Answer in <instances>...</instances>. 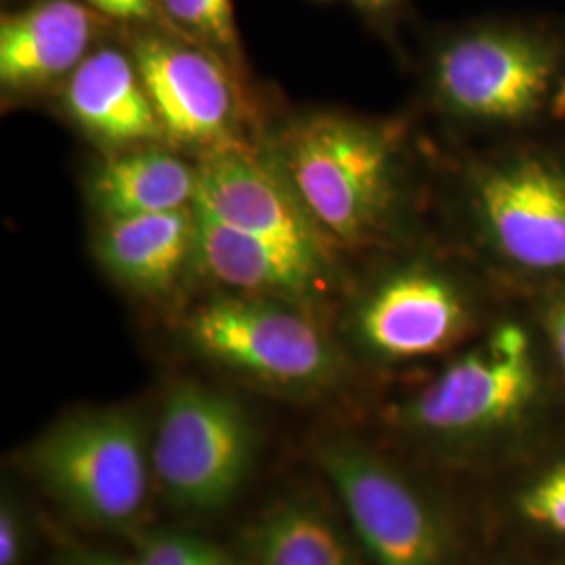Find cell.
Instances as JSON below:
<instances>
[{"label":"cell","mask_w":565,"mask_h":565,"mask_svg":"<svg viewBox=\"0 0 565 565\" xmlns=\"http://www.w3.org/2000/svg\"><path fill=\"white\" fill-rule=\"evenodd\" d=\"M268 153L331 247H373L403 226L411 205L403 121L315 111L289 121Z\"/></svg>","instance_id":"1"},{"label":"cell","mask_w":565,"mask_h":565,"mask_svg":"<svg viewBox=\"0 0 565 565\" xmlns=\"http://www.w3.org/2000/svg\"><path fill=\"white\" fill-rule=\"evenodd\" d=\"M476 264L505 287L543 296L565 282V141L513 135L461 177Z\"/></svg>","instance_id":"2"},{"label":"cell","mask_w":565,"mask_h":565,"mask_svg":"<svg viewBox=\"0 0 565 565\" xmlns=\"http://www.w3.org/2000/svg\"><path fill=\"white\" fill-rule=\"evenodd\" d=\"M153 427L132 406L84 408L46 427L25 467L76 522L105 532L141 524L156 482Z\"/></svg>","instance_id":"3"},{"label":"cell","mask_w":565,"mask_h":565,"mask_svg":"<svg viewBox=\"0 0 565 565\" xmlns=\"http://www.w3.org/2000/svg\"><path fill=\"white\" fill-rule=\"evenodd\" d=\"M565 81L562 46L522 23H482L438 46L429 97L446 118L482 130L522 135L551 116Z\"/></svg>","instance_id":"4"},{"label":"cell","mask_w":565,"mask_h":565,"mask_svg":"<svg viewBox=\"0 0 565 565\" xmlns=\"http://www.w3.org/2000/svg\"><path fill=\"white\" fill-rule=\"evenodd\" d=\"M539 348L527 324L499 321L398 406V424L445 446L482 445L522 427L545 398Z\"/></svg>","instance_id":"5"},{"label":"cell","mask_w":565,"mask_h":565,"mask_svg":"<svg viewBox=\"0 0 565 565\" xmlns=\"http://www.w3.org/2000/svg\"><path fill=\"white\" fill-rule=\"evenodd\" d=\"M182 335L207 363L277 392L317 394L342 377L338 343L291 300L221 291L189 312Z\"/></svg>","instance_id":"6"},{"label":"cell","mask_w":565,"mask_h":565,"mask_svg":"<svg viewBox=\"0 0 565 565\" xmlns=\"http://www.w3.org/2000/svg\"><path fill=\"white\" fill-rule=\"evenodd\" d=\"M476 275L438 254L406 256L380 270L352 303L348 340L380 364L419 363L463 343L482 317Z\"/></svg>","instance_id":"7"},{"label":"cell","mask_w":565,"mask_h":565,"mask_svg":"<svg viewBox=\"0 0 565 565\" xmlns=\"http://www.w3.org/2000/svg\"><path fill=\"white\" fill-rule=\"evenodd\" d=\"M317 463L373 565H455L457 534L445 509L384 455L352 438H327Z\"/></svg>","instance_id":"8"},{"label":"cell","mask_w":565,"mask_h":565,"mask_svg":"<svg viewBox=\"0 0 565 565\" xmlns=\"http://www.w3.org/2000/svg\"><path fill=\"white\" fill-rule=\"evenodd\" d=\"M254 457L256 427L233 394L198 382L170 387L153 427L151 461L172 505H228L249 478Z\"/></svg>","instance_id":"9"},{"label":"cell","mask_w":565,"mask_h":565,"mask_svg":"<svg viewBox=\"0 0 565 565\" xmlns=\"http://www.w3.org/2000/svg\"><path fill=\"white\" fill-rule=\"evenodd\" d=\"M193 205L249 237L333 268L331 245L310 221L270 153L243 142L205 153L198 162Z\"/></svg>","instance_id":"10"},{"label":"cell","mask_w":565,"mask_h":565,"mask_svg":"<svg viewBox=\"0 0 565 565\" xmlns=\"http://www.w3.org/2000/svg\"><path fill=\"white\" fill-rule=\"evenodd\" d=\"M132 60L166 141L200 156L237 145L239 102L226 63L186 42L139 34Z\"/></svg>","instance_id":"11"},{"label":"cell","mask_w":565,"mask_h":565,"mask_svg":"<svg viewBox=\"0 0 565 565\" xmlns=\"http://www.w3.org/2000/svg\"><path fill=\"white\" fill-rule=\"evenodd\" d=\"M191 270L228 294L270 296L312 306L333 285V268L249 237L193 205Z\"/></svg>","instance_id":"12"},{"label":"cell","mask_w":565,"mask_h":565,"mask_svg":"<svg viewBox=\"0 0 565 565\" xmlns=\"http://www.w3.org/2000/svg\"><path fill=\"white\" fill-rule=\"evenodd\" d=\"M63 107L111 153L168 142L137 63L118 49H102L82 61L65 81Z\"/></svg>","instance_id":"13"},{"label":"cell","mask_w":565,"mask_h":565,"mask_svg":"<svg viewBox=\"0 0 565 565\" xmlns=\"http://www.w3.org/2000/svg\"><path fill=\"white\" fill-rule=\"evenodd\" d=\"M95 15L76 0H41L0 20V82L7 90H41L67 81L90 53Z\"/></svg>","instance_id":"14"},{"label":"cell","mask_w":565,"mask_h":565,"mask_svg":"<svg viewBox=\"0 0 565 565\" xmlns=\"http://www.w3.org/2000/svg\"><path fill=\"white\" fill-rule=\"evenodd\" d=\"M195 212L191 207L103 221L95 254L105 273L142 298L168 296L191 270Z\"/></svg>","instance_id":"15"},{"label":"cell","mask_w":565,"mask_h":565,"mask_svg":"<svg viewBox=\"0 0 565 565\" xmlns=\"http://www.w3.org/2000/svg\"><path fill=\"white\" fill-rule=\"evenodd\" d=\"M198 163L184 162L162 145L114 151L88 179V200L103 221L191 207L198 195Z\"/></svg>","instance_id":"16"},{"label":"cell","mask_w":565,"mask_h":565,"mask_svg":"<svg viewBox=\"0 0 565 565\" xmlns=\"http://www.w3.org/2000/svg\"><path fill=\"white\" fill-rule=\"evenodd\" d=\"M356 548L321 503L287 499L249 530L245 565H363Z\"/></svg>","instance_id":"17"},{"label":"cell","mask_w":565,"mask_h":565,"mask_svg":"<svg viewBox=\"0 0 565 565\" xmlns=\"http://www.w3.org/2000/svg\"><path fill=\"white\" fill-rule=\"evenodd\" d=\"M160 4L191 41L224 63L239 61L233 0H160Z\"/></svg>","instance_id":"18"},{"label":"cell","mask_w":565,"mask_h":565,"mask_svg":"<svg viewBox=\"0 0 565 565\" xmlns=\"http://www.w3.org/2000/svg\"><path fill=\"white\" fill-rule=\"evenodd\" d=\"M132 565H237V562L212 541L179 530H158L141 534Z\"/></svg>","instance_id":"19"},{"label":"cell","mask_w":565,"mask_h":565,"mask_svg":"<svg viewBox=\"0 0 565 565\" xmlns=\"http://www.w3.org/2000/svg\"><path fill=\"white\" fill-rule=\"evenodd\" d=\"M518 511L525 522L565 536V459L546 467L520 490Z\"/></svg>","instance_id":"20"},{"label":"cell","mask_w":565,"mask_h":565,"mask_svg":"<svg viewBox=\"0 0 565 565\" xmlns=\"http://www.w3.org/2000/svg\"><path fill=\"white\" fill-rule=\"evenodd\" d=\"M28 511L20 494L4 486L0 499V565H23L30 548Z\"/></svg>","instance_id":"21"},{"label":"cell","mask_w":565,"mask_h":565,"mask_svg":"<svg viewBox=\"0 0 565 565\" xmlns=\"http://www.w3.org/2000/svg\"><path fill=\"white\" fill-rule=\"evenodd\" d=\"M539 327L565 380V282L539 296Z\"/></svg>","instance_id":"22"},{"label":"cell","mask_w":565,"mask_h":565,"mask_svg":"<svg viewBox=\"0 0 565 565\" xmlns=\"http://www.w3.org/2000/svg\"><path fill=\"white\" fill-rule=\"evenodd\" d=\"M97 13L124 21H151L158 15V0H84Z\"/></svg>","instance_id":"23"},{"label":"cell","mask_w":565,"mask_h":565,"mask_svg":"<svg viewBox=\"0 0 565 565\" xmlns=\"http://www.w3.org/2000/svg\"><path fill=\"white\" fill-rule=\"evenodd\" d=\"M55 565H132L126 559L107 555L88 546H67Z\"/></svg>","instance_id":"24"},{"label":"cell","mask_w":565,"mask_h":565,"mask_svg":"<svg viewBox=\"0 0 565 565\" xmlns=\"http://www.w3.org/2000/svg\"><path fill=\"white\" fill-rule=\"evenodd\" d=\"M352 2L359 4L361 9L373 11V13H382V11L392 9L394 4H398V0H352Z\"/></svg>","instance_id":"25"},{"label":"cell","mask_w":565,"mask_h":565,"mask_svg":"<svg viewBox=\"0 0 565 565\" xmlns=\"http://www.w3.org/2000/svg\"><path fill=\"white\" fill-rule=\"evenodd\" d=\"M553 118L559 121L565 120V81L562 84V88H559V95L555 99V105H553Z\"/></svg>","instance_id":"26"}]
</instances>
